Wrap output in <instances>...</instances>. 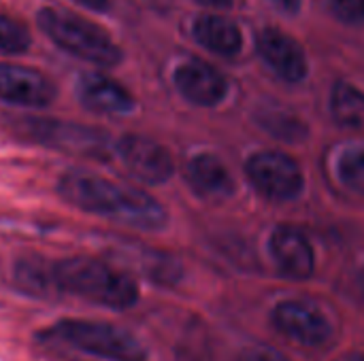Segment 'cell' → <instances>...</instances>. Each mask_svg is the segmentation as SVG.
Instances as JSON below:
<instances>
[{
	"instance_id": "cell-25",
	"label": "cell",
	"mask_w": 364,
	"mask_h": 361,
	"mask_svg": "<svg viewBox=\"0 0 364 361\" xmlns=\"http://www.w3.org/2000/svg\"><path fill=\"white\" fill-rule=\"evenodd\" d=\"M346 361H364V355H352V357H348Z\"/></svg>"
},
{
	"instance_id": "cell-26",
	"label": "cell",
	"mask_w": 364,
	"mask_h": 361,
	"mask_svg": "<svg viewBox=\"0 0 364 361\" xmlns=\"http://www.w3.org/2000/svg\"><path fill=\"white\" fill-rule=\"evenodd\" d=\"M360 287H363V294H364V270H363V274H360Z\"/></svg>"
},
{
	"instance_id": "cell-4",
	"label": "cell",
	"mask_w": 364,
	"mask_h": 361,
	"mask_svg": "<svg viewBox=\"0 0 364 361\" xmlns=\"http://www.w3.org/2000/svg\"><path fill=\"white\" fill-rule=\"evenodd\" d=\"M41 343L64 345L105 361H147V349L128 330L85 319H62L36 334Z\"/></svg>"
},
{
	"instance_id": "cell-13",
	"label": "cell",
	"mask_w": 364,
	"mask_h": 361,
	"mask_svg": "<svg viewBox=\"0 0 364 361\" xmlns=\"http://www.w3.org/2000/svg\"><path fill=\"white\" fill-rule=\"evenodd\" d=\"M271 255L279 272L288 279H309L316 270L314 247L307 236L290 226H279L271 236Z\"/></svg>"
},
{
	"instance_id": "cell-8",
	"label": "cell",
	"mask_w": 364,
	"mask_h": 361,
	"mask_svg": "<svg viewBox=\"0 0 364 361\" xmlns=\"http://www.w3.org/2000/svg\"><path fill=\"white\" fill-rule=\"evenodd\" d=\"M271 321L277 332L303 347H324L333 338V326L326 315L307 302H279L273 309Z\"/></svg>"
},
{
	"instance_id": "cell-7",
	"label": "cell",
	"mask_w": 364,
	"mask_h": 361,
	"mask_svg": "<svg viewBox=\"0 0 364 361\" xmlns=\"http://www.w3.org/2000/svg\"><path fill=\"white\" fill-rule=\"evenodd\" d=\"M115 153L126 170L145 185H162L175 172V162L171 151L139 134H126L115 143Z\"/></svg>"
},
{
	"instance_id": "cell-2",
	"label": "cell",
	"mask_w": 364,
	"mask_h": 361,
	"mask_svg": "<svg viewBox=\"0 0 364 361\" xmlns=\"http://www.w3.org/2000/svg\"><path fill=\"white\" fill-rule=\"evenodd\" d=\"M51 279L55 298L73 296L109 311H128L141 296L128 272L96 257L51 260Z\"/></svg>"
},
{
	"instance_id": "cell-18",
	"label": "cell",
	"mask_w": 364,
	"mask_h": 361,
	"mask_svg": "<svg viewBox=\"0 0 364 361\" xmlns=\"http://www.w3.org/2000/svg\"><path fill=\"white\" fill-rule=\"evenodd\" d=\"M32 45V36L26 23L0 13V53L19 55L26 53Z\"/></svg>"
},
{
	"instance_id": "cell-21",
	"label": "cell",
	"mask_w": 364,
	"mask_h": 361,
	"mask_svg": "<svg viewBox=\"0 0 364 361\" xmlns=\"http://www.w3.org/2000/svg\"><path fill=\"white\" fill-rule=\"evenodd\" d=\"M237 361H290L282 351H277L271 345H252L247 349L241 351L239 360Z\"/></svg>"
},
{
	"instance_id": "cell-6",
	"label": "cell",
	"mask_w": 364,
	"mask_h": 361,
	"mask_svg": "<svg viewBox=\"0 0 364 361\" xmlns=\"http://www.w3.org/2000/svg\"><path fill=\"white\" fill-rule=\"evenodd\" d=\"M245 172L256 191L275 202L294 200L303 189L301 166L290 155L279 151H262L252 155L245 164Z\"/></svg>"
},
{
	"instance_id": "cell-1",
	"label": "cell",
	"mask_w": 364,
	"mask_h": 361,
	"mask_svg": "<svg viewBox=\"0 0 364 361\" xmlns=\"http://www.w3.org/2000/svg\"><path fill=\"white\" fill-rule=\"evenodd\" d=\"M55 191L77 211L105 217L115 223L147 232L162 230L166 226V211L156 198L92 172H64Z\"/></svg>"
},
{
	"instance_id": "cell-11",
	"label": "cell",
	"mask_w": 364,
	"mask_h": 361,
	"mask_svg": "<svg viewBox=\"0 0 364 361\" xmlns=\"http://www.w3.org/2000/svg\"><path fill=\"white\" fill-rule=\"evenodd\" d=\"M77 100L83 109L98 115H126L134 109L132 94L105 72H85L75 85Z\"/></svg>"
},
{
	"instance_id": "cell-17",
	"label": "cell",
	"mask_w": 364,
	"mask_h": 361,
	"mask_svg": "<svg viewBox=\"0 0 364 361\" xmlns=\"http://www.w3.org/2000/svg\"><path fill=\"white\" fill-rule=\"evenodd\" d=\"M331 111L337 123L346 128H364V94L352 83H337L331 98Z\"/></svg>"
},
{
	"instance_id": "cell-20",
	"label": "cell",
	"mask_w": 364,
	"mask_h": 361,
	"mask_svg": "<svg viewBox=\"0 0 364 361\" xmlns=\"http://www.w3.org/2000/svg\"><path fill=\"white\" fill-rule=\"evenodd\" d=\"M328 2L337 19L350 26L364 23V0H328Z\"/></svg>"
},
{
	"instance_id": "cell-16",
	"label": "cell",
	"mask_w": 364,
	"mask_h": 361,
	"mask_svg": "<svg viewBox=\"0 0 364 361\" xmlns=\"http://www.w3.org/2000/svg\"><path fill=\"white\" fill-rule=\"evenodd\" d=\"M13 285L19 294L36 300H53V279H51V260L30 255L13 264Z\"/></svg>"
},
{
	"instance_id": "cell-12",
	"label": "cell",
	"mask_w": 364,
	"mask_h": 361,
	"mask_svg": "<svg viewBox=\"0 0 364 361\" xmlns=\"http://www.w3.org/2000/svg\"><path fill=\"white\" fill-rule=\"evenodd\" d=\"M262 62L284 81L299 83L307 77V57L301 45L282 30L267 28L256 38Z\"/></svg>"
},
{
	"instance_id": "cell-22",
	"label": "cell",
	"mask_w": 364,
	"mask_h": 361,
	"mask_svg": "<svg viewBox=\"0 0 364 361\" xmlns=\"http://www.w3.org/2000/svg\"><path fill=\"white\" fill-rule=\"evenodd\" d=\"M75 2L90 9V11H96V13H105L111 6V0H75Z\"/></svg>"
},
{
	"instance_id": "cell-15",
	"label": "cell",
	"mask_w": 364,
	"mask_h": 361,
	"mask_svg": "<svg viewBox=\"0 0 364 361\" xmlns=\"http://www.w3.org/2000/svg\"><path fill=\"white\" fill-rule=\"evenodd\" d=\"M194 38L218 55L232 57L241 51L243 38L237 23L222 15H203L194 23Z\"/></svg>"
},
{
	"instance_id": "cell-10",
	"label": "cell",
	"mask_w": 364,
	"mask_h": 361,
	"mask_svg": "<svg viewBox=\"0 0 364 361\" xmlns=\"http://www.w3.org/2000/svg\"><path fill=\"white\" fill-rule=\"evenodd\" d=\"M177 91L196 106H218L228 96V83L220 70L200 60H188L173 74Z\"/></svg>"
},
{
	"instance_id": "cell-9",
	"label": "cell",
	"mask_w": 364,
	"mask_h": 361,
	"mask_svg": "<svg viewBox=\"0 0 364 361\" xmlns=\"http://www.w3.org/2000/svg\"><path fill=\"white\" fill-rule=\"evenodd\" d=\"M58 98V89L41 70L0 62V100L26 109H45Z\"/></svg>"
},
{
	"instance_id": "cell-23",
	"label": "cell",
	"mask_w": 364,
	"mask_h": 361,
	"mask_svg": "<svg viewBox=\"0 0 364 361\" xmlns=\"http://www.w3.org/2000/svg\"><path fill=\"white\" fill-rule=\"evenodd\" d=\"M282 11H286V13H294V11H299V4H301V0H273Z\"/></svg>"
},
{
	"instance_id": "cell-3",
	"label": "cell",
	"mask_w": 364,
	"mask_h": 361,
	"mask_svg": "<svg viewBox=\"0 0 364 361\" xmlns=\"http://www.w3.org/2000/svg\"><path fill=\"white\" fill-rule=\"evenodd\" d=\"M36 26L58 49L92 66L113 68L124 60L122 47L105 28L68 11L45 6L36 13Z\"/></svg>"
},
{
	"instance_id": "cell-5",
	"label": "cell",
	"mask_w": 364,
	"mask_h": 361,
	"mask_svg": "<svg viewBox=\"0 0 364 361\" xmlns=\"http://www.w3.org/2000/svg\"><path fill=\"white\" fill-rule=\"evenodd\" d=\"M17 121H19L17 130L23 136H28L32 143L58 151L79 153L87 157H105L109 149V136L98 128L68 123L60 119H36V117H23Z\"/></svg>"
},
{
	"instance_id": "cell-19",
	"label": "cell",
	"mask_w": 364,
	"mask_h": 361,
	"mask_svg": "<svg viewBox=\"0 0 364 361\" xmlns=\"http://www.w3.org/2000/svg\"><path fill=\"white\" fill-rule=\"evenodd\" d=\"M339 179L348 189L364 196V147H352L341 155Z\"/></svg>"
},
{
	"instance_id": "cell-24",
	"label": "cell",
	"mask_w": 364,
	"mask_h": 361,
	"mask_svg": "<svg viewBox=\"0 0 364 361\" xmlns=\"http://www.w3.org/2000/svg\"><path fill=\"white\" fill-rule=\"evenodd\" d=\"M196 2H200L205 6H215V9H226L232 4V0H196Z\"/></svg>"
},
{
	"instance_id": "cell-14",
	"label": "cell",
	"mask_w": 364,
	"mask_h": 361,
	"mask_svg": "<svg viewBox=\"0 0 364 361\" xmlns=\"http://www.w3.org/2000/svg\"><path fill=\"white\" fill-rule=\"evenodd\" d=\"M186 179L196 194L209 200L228 198L232 194V177L228 168L222 164L220 157L209 153L196 155L188 162Z\"/></svg>"
}]
</instances>
